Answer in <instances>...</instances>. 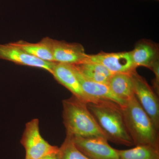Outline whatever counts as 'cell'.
<instances>
[{"label":"cell","instance_id":"obj_1","mask_svg":"<svg viewBox=\"0 0 159 159\" xmlns=\"http://www.w3.org/2000/svg\"><path fill=\"white\" fill-rule=\"evenodd\" d=\"M87 105L108 141L127 146L134 145L126 128L121 106L105 100H93Z\"/></svg>","mask_w":159,"mask_h":159},{"label":"cell","instance_id":"obj_2","mask_svg":"<svg viewBox=\"0 0 159 159\" xmlns=\"http://www.w3.org/2000/svg\"><path fill=\"white\" fill-rule=\"evenodd\" d=\"M63 119L66 135L83 138L101 137L106 139L89 110L87 102L72 96L62 101Z\"/></svg>","mask_w":159,"mask_h":159},{"label":"cell","instance_id":"obj_3","mask_svg":"<svg viewBox=\"0 0 159 159\" xmlns=\"http://www.w3.org/2000/svg\"><path fill=\"white\" fill-rule=\"evenodd\" d=\"M125 125L134 145L159 148V130L134 96L122 107Z\"/></svg>","mask_w":159,"mask_h":159},{"label":"cell","instance_id":"obj_4","mask_svg":"<svg viewBox=\"0 0 159 159\" xmlns=\"http://www.w3.org/2000/svg\"><path fill=\"white\" fill-rule=\"evenodd\" d=\"M20 142L25 150V159H39L49 154L57 152L59 149V147L49 144L42 136L37 119L26 123Z\"/></svg>","mask_w":159,"mask_h":159},{"label":"cell","instance_id":"obj_5","mask_svg":"<svg viewBox=\"0 0 159 159\" xmlns=\"http://www.w3.org/2000/svg\"><path fill=\"white\" fill-rule=\"evenodd\" d=\"M134 94L139 104L150 117L156 128L159 129V101L158 95L144 77L135 70L130 73Z\"/></svg>","mask_w":159,"mask_h":159},{"label":"cell","instance_id":"obj_6","mask_svg":"<svg viewBox=\"0 0 159 159\" xmlns=\"http://www.w3.org/2000/svg\"><path fill=\"white\" fill-rule=\"evenodd\" d=\"M71 137L76 147L89 159H120L117 149L111 147L107 139L101 137Z\"/></svg>","mask_w":159,"mask_h":159},{"label":"cell","instance_id":"obj_7","mask_svg":"<svg viewBox=\"0 0 159 159\" xmlns=\"http://www.w3.org/2000/svg\"><path fill=\"white\" fill-rule=\"evenodd\" d=\"M86 61L97 63L104 66L113 74L130 73L136 68L134 66L129 52L88 54Z\"/></svg>","mask_w":159,"mask_h":159},{"label":"cell","instance_id":"obj_8","mask_svg":"<svg viewBox=\"0 0 159 159\" xmlns=\"http://www.w3.org/2000/svg\"><path fill=\"white\" fill-rule=\"evenodd\" d=\"M0 59L11 61L19 65L43 69L51 74H52L56 63L39 59L10 43L5 44H0Z\"/></svg>","mask_w":159,"mask_h":159},{"label":"cell","instance_id":"obj_9","mask_svg":"<svg viewBox=\"0 0 159 159\" xmlns=\"http://www.w3.org/2000/svg\"><path fill=\"white\" fill-rule=\"evenodd\" d=\"M54 62L79 65L84 62L87 57L84 48L77 43H69L51 39Z\"/></svg>","mask_w":159,"mask_h":159},{"label":"cell","instance_id":"obj_10","mask_svg":"<svg viewBox=\"0 0 159 159\" xmlns=\"http://www.w3.org/2000/svg\"><path fill=\"white\" fill-rule=\"evenodd\" d=\"M72 65L89 102L95 100H109L116 102L122 107L125 105V102L117 97L107 84L94 82L86 79L78 72L74 65Z\"/></svg>","mask_w":159,"mask_h":159},{"label":"cell","instance_id":"obj_11","mask_svg":"<svg viewBox=\"0 0 159 159\" xmlns=\"http://www.w3.org/2000/svg\"><path fill=\"white\" fill-rule=\"evenodd\" d=\"M51 74L57 81L68 89L73 96L87 103L89 102L72 65L56 62Z\"/></svg>","mask_w":159,"mask_h":159},{"label":"cell","instance_id":"obj_12","mask_svg":"<svg viewBox=\"0 0 159 159\" xmlns=\"http://www.w3.org/2000/svg\"><path fill=\"white\" fill-rule=\"evenodd\" d=\"M129 53L133 63L136 68L139 66H143L151 70L154 63L159 60L157 46L147 41L142 40L138 43Z\"/></svg>","mask_w":159,"mask_h":159},{"label":"cell","instance_id":"obj_13","mask_svg":"<svg viewBox=\"0 0 159 159\" xmlns=\"http://www.w3.org/2000/svg\"><path fill=\"white\" fill-rule=\"evenodd\" d=\"M51 39L48 37L43 38L40 41L35 43H30L23 40L10 43L39 59L54 62Z\"/></svg>","mask_w":159,"mask_h":159},{"label":"cell","instance_id":"obj_14","mask_svg":"<svg viewBox=\"0 0 159 159\" xmlns=\"http://www.w3.org/2000/svg\"><path fill=\"white\" fill-rule=\"evenodd\" d=\"M107 84L117 97L125 102L134 96L130 73L113 74Z\"/></svg>","mask_w":159,"mask_h":159},{"label":"cell","instance_id":"obj_15","mask_svg":"<svg viewBox=\"0 0 159 159\" xmlns=\"http://www.w3.org/2000/svg\"><path fill=\"white\" fill-rule=\"evenodd\" d=\"M73 65L86 79L99 83L107 84L114 74L104 66L97 63L86 61L80 64Z\"/></svg>","mask_w":159,"mask_h":159},{"label":"cell","instance_id":"obj_16","mask_svg":"<svg viewBox=\"0 0 159 159\" xmlns=\"http://www.w3.org/2000/svg\"><path fill=\"white\" fill-rule=\"evenodd\" d=\"M120 159H159V148L150 145H137L126 150H118Z\"/></svg>","mask_w":159,"mask_h":159},{"label":"cell","instance_id":"obj_17","mask_svg":"<svg viewBox=\"0 0 159 159\" xmlns=\"http://www.w3.org/2000/svg\"><path fill=\"white\" fill-rule=\"evenodd\" d=\"M58 157L59 159H89L76 147L72 137L67 135L59 148Z\"/></svg>","mask_w":159,"mask_h":159},{"label":"cell","instance_id":"obj_18","mask_svg":"<svg viewBox=\"0 0 159 159\" xmlns=\"http://www.w3.org/2000/svg\"><path fill=\"white\" fill-rule=\"evenodd\" d=\"M151 70L153 71L155 75V78L153 81V89L157 95L159 96V62L157 61L154 63Z\"/></svg>","mask_w":159,"mask_h":159},{"label":"cell","instance_id":"obj_19","mask_svg":"<svg viewBox=\"0 0 159 159\" xmlns=\"http://www.w3.org/2000/svg\"><path fill=\"white\" fill-rule=\"evenodd\" d=\"M39 159H59L58 157V152L49 154L48 155L42 157Z\"/></svg>","mask_w":159,"mask_h":159},{"label":"cell","instance_id":"obj_20","mask_svg":"<svg viewBox=\"0 0 159 159\" xmlns=\"http://www.w3.org/2000/svg\"></svg>","mask_w":159,"mask_h":159}]
</instances>
